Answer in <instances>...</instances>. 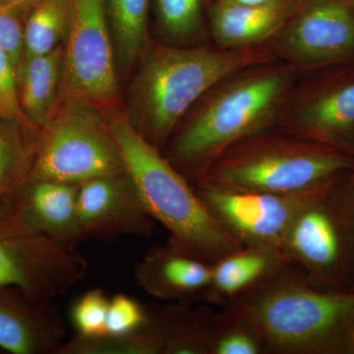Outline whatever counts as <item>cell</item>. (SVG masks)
Instances as JSON below:
<instances>
[{"label":"cell","mask_w":354,"mask_h":354,"mask_svg":"<svg viewBox=\"0 0 354 354\" xmlns=\"http://www.w3.org/2000/svg\"><path fill=\"white\" fill-rule=\"evenodd\" d=\"M301 75L278 59L230 74L190 109L162 153L194 180L228 146L277 125Z\"/></svg>","instance_id":"obj_1"},{"label":"cell","mask_w":354,"mask_h":354,"mask_svg":"<svg viewBox=\"0 0 354 354\" xmlns=\"http://www.w3.org/2000/svg\"><path fill=\"white\" fill-rule=\"evenodd\" d=\"M223 308L253 330L265 353L346 354L354 290L322 288L290 262Z\"/></svg>","instance_id":"obj_2"},{"label":"cell","mask_w":354,"mask_h":354,"mask_svg":"<svg viewBox=\"0 0 354 354\" xmlns=\"http://www.w3.org/2000/svg\"><path fill=\"white\" fill-rule=\"evenodd\" d=\"M277 58L267 46H185L148 39L130 88L133 127L162 152L190 109L225 77Z\"/></svg>","instance_id":"obj_3"},{"label":"cell","mask_w":354,"mask_h":354,"mask_svg":"<svg viewBox=\"0 0 354 354\" xmlns=\"http://www.w3.org/2000/svg\"><path fill=\"white\" fill-rule=\"evenodd\" d=\"M104 116L125 171L153 220L169 232V243L212 265L243 247L212 215L189 179L135 129L129 114Z\"/></svg>","instance_id":"obj_4"},{"label":"cell","mask_w":354,"mask_h":354,"mask_svg":"<svg viewBox=\"0 0 354 354\" xmlns=\"http://www.w3.org/2000/svg\"><path fill=\"white\" fill-rule=\"evenodd\" d=\"M354 169V156L274 127L239 140L191 183L234 190L297 193Z\"/></svg>","instance_id":"obj_5"},{"label":"cell","mask_w":354,"mask_h":354,"mask_svg":"<svg viewBox=\"0 0 354 354\" xmlns=\"http://www.w3.org/2000/svg\"><path fill=\"white\" fill-rule=\"evenodd\" d=\"M305 205L291 223L283 253L316 285L346 288L354 278V194L344 177Z\"/></svg>","instance_id":"obj_6"},{"label":"cell","mask_w":354,"mask_h":354,"mask_svg":"<svg viewBox=\"0 0 354 354\" xmlns=\"http://www.w3.org/2000/svg\"><path fill=\"white\" fill-rule=\"evenodd\" d=\"M125 172L106 116L88 104L59 102L39 128L34 164L27 181L81 184Z\"/></svg>","instance_id":"obj_7"},{"label":"cell","mask_w":354,"mask_h":354,"mask_svg":"<svg viewBox=\"0 0 354 354\" xmlns=\"http://www.w3.org/2000/svg\"><path fill=\"white\" fill-rule=\"evenodd\" d=\"M15 193L0 201V286L39 299L67 295L87 274V260L36 232Z\"/></svg>","instance_id":"obj_8"},{"label":"cell","mask_w":354,"mask_h":354,"mask_svg":"<svg viewBox=\"0 0 354 354\" xmlns=\"http://www.w3.org/2000/svg\"><path fill=\"white\" fill-rule=\"evenodd\" d=\"M69 1L59 102H82L108 113L118 102L120 87L106 0Z\"/></svg>","instance_id":"obj_9"},{"label":"cell","mask_w":354,"mask_h":354,"mask_svg":"<svg viewBox=\"0 0 354 354\" xmlns=\"http://www.w3.org/2000/svg\"><path fill=\"white\" fill-rule=\"evenodd\" d=\"M335 181L297 193L227 189L201 183L192 185L212 215L242 246L283 251L295 216Z\"/></svg>","instance_id":"obj_10"},{"label":"cell","mask_w":354,"mask_h":354,"mask_svg":"<svg viewBox=\"0 0 354 354\" xmlns=\"http://www.w3.org/2000/svg\"><path fill=\"white\" fill-rule=\"evenodd\" d=\"M268 48L278 60L309 73L354 60V4L351 0H301Z\"/></svg>","instance_id":"obj_11"},{"label":"cell","mask_w":354,"mask_h":354,"mask_svg":"<svg viewBox=\"0 0 354 354\" xmlns=\"http://www.w3.org/2000/svg\"><path fill=\"white\" fill-rule=\"evenodd\" d=\"M277 127L354 156V74L315 79L302 73Z\"/></svg>","instance_id":"obj_12"},{"label":"cell","mask_w":354,"mask_h":354,"mask_svg":"<svg viewBox=\"0 0 354 354\" xmlns=\"http://www.w3.org/2000/svg\"><path fill=\"white\" fill-rule=\"evenodd\" d=\"M78 216L86 239L113 243L122 236H150L156 221L127 171L79 185Z\"/></svg>","instance_id":"obj_13"},{"label":"cell","mask_w":354,"mask_h":354,"mask_svg":"<svg viewBox=\"0 0 354 354\" xmlns=\"http://www.w3.org/2000/svg\"><path fill=\"white\" fill-rule=\"evenodd\" d=\"M66 337L53 300L0 286V348L14 354H55Z\"/></svg>","instance_id":"obj_14"},{"label":"cell","mask_w":354,"mask_h":354,"mask_svg":"<svg viewBox=\"0 0 354 354\" xmlns=\"http://www.w3.org/2000/svg\"><path fill=\"white\" fill-rule=\"evenodd\" d=\"M301 0H278L260 6L207 2L209 35L223 48L268 46L297 12Z\"/></svg>","instance_id":"obj_15"},{"label":"cell","mask_w":354,"mask_h":354,"mask_svg":"<svg viewBox=\"0 0 354 354\" xmlns=\"http://www.w3.org/2000/svg\"><path fill=\"white\" fill-rule=\"evenodd\" d=\"M213 265L187 255L172 244L153 247L135 266L136 285L169 302L200 299L211 281Z\"/></svg>","instance_id":"obj_16"},{"label":"cell","mask_w":354,"mask_h":354,"mask_svg":"<svg viewBox=\"0 0 354 354\" xmlns=\"http://www.w3.org/2000/svg\"><path fill=\"white\" fill-rule=\"evenodd\" d=\"M79 185L53 180L27 181L15 193L29 225L69 250H75L87 241L79 221Z\"/></svg>","instance_id":"obj_17"},{"label":"cell","mask_w":354,"mask_h":354,"mask_svg":"<svg viewBox=\"0 0 354 354\" xmlns=\"http://www.w3.org/2000/svg\"><path fill=\"white\" fill-rule=\"evenodd\" d=\"M290 262L279 249L242 247L214 263L211 281L201 300L223 306Z\"/></svg>","instance_id":"obj_18"},{"label":"cell","mask_w":354,"mask_h":354,"mask_svg":"<svg viewBox=\"0 0 354 354\" xmlns=\"http://www.w3.org/2000/svg\"><path fill=\"white\" fill-rule=\"evenodd\" d=\"M62 46L48 55L25 57L19 71L21 106L32 127H43L57 111L60 101Z\"/></svg>","instance_id":"obj_19"},{"label":"cell","mask_w":354,"mask_h":354,"mask_svg":"<svg viewBox=\"0 0 354 354\" xmlns=\"http://www.w3.org/2000/svg\"><path fill=\"white\" fill-rule=\"evenodd\" d=\"M212 309L192 308L171 302L155 312L162 354H208V327Z\"/></svg>","instance_id":"obj_20"},{"label":"cell","mask_w":354,"mask_h":354,"mask_svg":"<svg viewBox=\"0 0 354 354\" xmlns=\"http://www.w3.org/2000/svg\"><path fill=\"white\" fill-rule=\"evenodd\" d=\"M150 0H106L114 53L123 70L138 62L148 41Z\"/></svg>","instance_id":"obj_21"},{"label":"cell","mask_w":354,"mask_h":354,"mask_svg":"<svg viewBox=\"0 0 354 354\" xmlns=\"http://www.w3.org/2000/svg\"><path fill=\"white\" fill-rule=\"evenodd\" d=\"M55 354H162V344L153 312L151 320L139 330L99 337L75 335L62 342Z\"/></svg>","instance_id":"obj_22"},{"label":"cell","mask_w":354,"mask_h":354,"mask_svg":"<svg viewBox=\"0 0 354 354\" xmlns=\"http://www.w3.org/2000/svg\"><path fill=\"white\" fill-rule=\"evenodd\" d=\"M24 28L25 57L48 55L66 39L70 26L69 0H38Z\"/></svg>","instance_id":"obj_23"},{"label":"cell","mask_w":354,"mask_h":354,"mask_svg":"<svg viewBox=\"0 0 354 354\" xmlns=\"http://www.w3.org/2000/svg\"><path fill=\"white\" fill-rule=\"evenodd\" d=\"M38 135L28 139L17 121L0 124V201L27 183L34 164Z\"/></svg>","instance_id":"obj_24"},{"label":"cell","mask_w":354,"mask_h":354,"mask_svg":"<svg viewBox=\"0 0 354 354\" xmlns=\"http://www.w3.org/2000/svg\"><path fill=\"white\" fill-rule=\"evenodd\" d=\"M207 0H155L156 19L165 43L185 46L204 31Z\"/></svg>","instance_id":"obj_25"},{"label":"cell","mask_w":354,"mask_h":354,"mask_svg":"<svg viewBox=\"0 0 354 354\" xmlns=\"http://www.w3.org/2000/svg\"><path fill=\"white\" fill-rule=\"evenodd\" d=\"M208 354H265L253 330L225 309L212 310L208 328Z\"/></svg>","instance_id":"obj_26"},{"label":"cell","mask_w":354,"mask_h":354,"mask_svg":"<svg viewBox=\"0 0 354 354\" xmlns=\"http://www.w3.org/2000/svg\"><path fill=\"white\" fill-rule=\"evenodd\" d=\"M109 298L102 288L86 291L71 307V321L76 335L99 337L106 334Z\"/></svg>","instance_id":"obj_27"},{"label":"cell","mask_w":354,"mask_h":354,"mask_svg":"<svg viewBox=\"0 0 354 354\" xmlns=\"http://www.w3.org/2000/svg\"><path fill=\"white\" fill-rule=\"evenodd\" d=\"M152 313L137 300L118 293L109 298L106 334L125 335L139 330L151 320Z\"/></svg>","instance_id":"obj_28"},{"label":"cell","mask_w":354,"mask_h":354,"mask_svg":"<svg viewBox=\"0 0 354 354\" xmlns=\"http://www.w3.org/2000/svg\"><path fill=\"white\" fill-rule=\"evenodd\" d=\"M17 71L6 51L0 48V118L31 123L21 106Z\"/></svg>","instance_id":"obj_29"},{"label":"cell","mask_w":354,"mask_h":354,"mask_svg":"<svg viewBox=\"0 0 354 354\" xmlns=\"http://www.w3.org/2000/svg\"><path fill=\"white\" fill-rule=\"evenodd\" d=\"M0 48L6 51L19 73L23 64L24 29L15 14V9L0 6Z\"/></svg>","instance_id":"obj_30"},{"label":"cell","mask_w":354,"mask_h":354,"mask_svg":"<svg viewBox=\"0 0 354 354\" xmlns=\"http://www.w3.org/2000/svg\"><path fill=\"white\" fill-rule=\"evenodd\" d=\"M208 1L227 2V3L239 4V6H260V4L271 3L278 0H207Z\"/></svg>","instance_id":"obj_31"},{"label":"cell","mask_w":354,"mask_h":354,"mask_svg":"<svg viewBox=\"0 0 354 354\" xmlns=\"http://www.w3.org/2000/svg\"><path fill=\"white\" fill-rule=\"evenodd\" d=\"M38 0H0V6L8 7V8L16 9L18 7L35 4Z\"/></svg>","instance_id":"obj_32"},{"label":"cell","mask_w":354,"mask_h":354,"mask_svg":"<svg viewBox=\"0 0 354 354\" xmlns=\"http://www.w3.org/2000/svg\"><path fill=\"white\" fill-rule=\"evenodd\" d=\"M346 354H354V326L346 341Z\"/></svg>","instance_id":"obj_33"},{"label":"cell","mask_w":354,"mask_h":354,"mask_svg":"<svg viewBox=\"0 0 354 354\" xmlns=\"http://www.w3.org/2000/svg\"><path fill=\"white\" fill-rule=\"evenodd\" d=\"M353 194H354V178L353 179ZM353 286H354V278H353Z\"/></svg>","instance_id":"obj_34"},{"label":"cell","mask_w":354,"mask_h":354,"mask_svg":"<svg viewBox=\"0 0 354 354\" xmlns=\"http://www.w3.org/2000/svg\"><path fill=\"white\" fill-rule=\"evenodd\" d=\"M351 1L354 4V0H351Z\"/></svg>","instance_id":"obj_35"}]
</instances>
